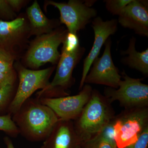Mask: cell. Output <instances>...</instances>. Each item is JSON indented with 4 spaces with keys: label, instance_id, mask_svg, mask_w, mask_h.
<instances>
[{
    "label": "cell",
    "instance_id": "8",
    "mask_svg": "<svg viewBox=\"0 0 148 148\" xmlns=\"http://www.w3.org/2000/svg\"><path fill=\"white\" fill-rule=\"evenodd\" d=\"M123 79L117 89L106 88L105 94L110 102L117 101L128 109L147 108L148 105V85L142 79L128 76L124 71L121 73Z\"/></svg>",
    "mask_w": 148,
    "mask_h": 148
},
{
    "label": "cell",
    "instance_id": "24",
    "mask_svg": "<svg viewBox=\"0 0 148 148\" xmlns=\"http://www.w3.org/2000/svg\"><path fill=\"white\" fill-rule=\"evenodd\" d=\"M16 77L14 71L9 73H0V88L7 85H14Z\"/></svg>",
    "mask_w": 148,
    "mask_h": 148
},
{
    "label": "cell",
    "instance_id": "20",
    "mask_svg": "<svg viewBox=\"0 0 148 148\" xmlns=\"http://www.w3.org/2000/svg\"><path fill=\"white\" fill-rule=\"evenodd\" d=\"M0 130L14 138H16L19 134L18 127L12 120V116L9 114L0 116Z\"/></svg>",
    "mask_w": 148,
    "mask_h": 148
},
{
    "label": "cell",
    "instance_id": "10",
    "mask_svg": "<svg viewBox=\"0 0 148 148\" xmlns=\"http://www.w3.org/2000/svg\"><path fill=\"white\" fill-rule=\"evenodd\" d=\"M105 48L101 57L94 60L85 79L84 83L104 85L111 88H118L121 76L114 64L112 54V41L109 38L105 44Z\"/></svg>",
    "mask_w": 148,
    "mask_h": 148
},
{
    "label": "cell",
    "instance_id": "4",
    "mask_svg": "<svg viewBox=\"0 0 148 148\" xmlns=\"http://www.w3.org/2000/svg\"><path fill=\"white\" fill-rule=\"evenodd\" d=\"M85 52L84 47H80L71 53L62 51L54 78L45 88L36 93L38 99L56 98L69 96L66 90L73 82V71Z\"/></svg>",
    "mask_w": 148,
    "mask_h": 148
},
{
    "label": "cell",
    "instance_id": "19",
    "mask_svg": "<svg viewBox=\"0 0 148 148\" xmlns=\"http://www.w3.org/2000/svg\"><path fill=\"white\" fill-rule=\"evenodd\" d=\"M14 53L0 47V73H9L14 71Z\"/></svg>",
    "mask_w": 148,
    "mask_h": 148
},
{
    "label": "cell",
    "instance_id": "1",
    "mask_svg": "<svg viewBox=\"0 0 148 148\" xmlns=\"http://www.w3.org/2000/svg\"><path fill=\"white\" fill-rule=\"evenodd\" d=\"M12 117L19 134L31 142L44 141L59 120L36 98L26 100Z\"/></svg>",
    "mask_w": 148,
    "mask_h": 148
},
{
    "label": "cell",
    "instance_id": "25",
    "mask_svg": "<svg viewBox=\"0 0 148 148\" xmlns=\"http://www.w3.org/2000/svg\"><path fill=\"white\" fill-rule=\"evenodd\" d=\"M0 13L9 18L15 19L16 14L10 5H9L7 0H0Z\"/></svg>",
    "mask_w": 148,
    "mask_h": 148
},
{
    "label": "cell",
    "instance_id": "9",
    "mask_svg": "<svg viewBox=\"0 0 148 148\" xmlns=\"http://www.w3.org/2000/svg\"><path fill=\"white\" fill-rule=\"evenodd\" d=\"M82 89L78 94L73 96L38 99L50 108L59 119L73 121L79 116L92 94V87L89 85H85Z\"/></svg>",
    "mask_w": 148,
    "mask_h": 148
},
{
    "label": "cell",
    "instance_id": "2",
    "mask_svg": "<svg viewBox=\"0 0 148 148\" xmlns=\"http://www.w3.org/2000/svg\"><path fill=\"white\" fill-rule=\"evenodd\" d=\"M107 101L97 90H92L89 101L74 123L81 145L101 132L112 121L113 113Z\"/></svg>",
    "mask_w": 148,
    "mask_h": 148
},
{
    "label": "cell",
    "instance_id": "18",
    "mask_svg": "<svg viewBox=\"0 0 148 148\" xmlns=\"http://www.w3.org/2000/svg\"><path fill=\"white\" fill-rule=\"evenodd\" d=\"M15 92L14 85H7L0 88V111L6 110L8 113Z\"/></svg>",
    "mask_w": 148,
    "mask_h": 148
},
{
    "label": "cell",
    "instance_id": "16",
    "mask_svg": "<svg viewBox=\"0 0 148 148\" xmlns=\"http://www.w3.org/2000/svg\"><path fill=\"white\" fill-rule=\"evenodd\" d=\"M136 39L132 37L130 40L127 50L121 51V55H127L121 59V62L130 68L135 69L145 75H148V49L142 52L136 50Z\"/></svg>",
    "mask_w": 148,
    "mask_h": 148
},
{
    "label": "cell",
    "instance_id": "15",
    "mask_svg": "<svg viewBox=\"0 0 148 148\" xmlns=\"http://www.w3.org/2000/svg\"><path fill=\"white\" fill-rule=\"evenodd\" d=\"M27 14L30 36H38L50 33L58 26V21L50 20L46 16L36 1L27 8Z\"/></svg>",
    "mask_w": 148,
    "mask_h": 148
},
{
    "label": "cell",
    "instance_id": "5",
    "mask_svg": "<svg viewBox=\"0 0 148 148\" xmlns=\"http://www.w3.org/2000/svg\"><path fill=\"white\" fill-rule=\"evenodd\" d=\"M129 110L112 121L114 139L117 148H125L135 143L148 126L147 108Z\"/></svg>",
    "mask_w": 148,
    "mask_h": 148
},
{
    "label": "cell",
    "instance_id": "6",
    "mask_svg": "<svg viewBox=\"0 0 148 148\" xmlns=\"http://www.w3.org/2000/svg\"><path fill=\"white\" fill-rule=\"evenodd\" d=\"M95 1L70 0L66 3L49 1L46 5L58 9L60 14V23L66 25L68 32L77 34L97 16V10L92 7Z\"/></svg>",
    "mask_w": 148,
    "mask_h": 148
},
{
    "label": "cell",
    "instance_id": "11",
    "mask_svg": "<svg viewBox=\"0 0 148 148\" xmlns=\"http://www.w3.org/2000/svg\"><path fill=\"white\" fill-rule=\"evenodd\" d=\"M116 19L103 21L101 17H95L92 20V27L94 33V41L92 48L84 61L82 76L79 88L83 87L85 79L89 72L92 63L98 58L103 45L111 35L114 34L118 28Z\"/></svg>",
    "mask_w": 148,
    "mask_h": 148
},
{
    "label": "cell",
    "instance_id": "23",
    "mask_svg": "<svg viewBox=\"0 0 148 148\" xmlns=\"http://www.w3.org/2000/svg\"><path fill=\"white\" fill-rule=\"evenodd\" d=\"M148 145V127L143 130L138 140L125 148H147Z\"/></svg>",
    "mask_w": 148,
    "mask_h": 148
},
{
    "label": "cell",
    "instance_id": "22",
    "mask_svg": "<svg viewBox=\"0 0 148 148\" xmlns=\"http://www.w3.org/2000/svg\"><path fill=\"white\" fill-rule=\"evenodd\" d=\"M132 0H106V8L108 11L113 15L119 16L125 8Z\"/></svg>",
    "mask_w": 148,
    "mask_h": 148
},
{
    "label": "cell",
    "instance_id": "12",
    "mask_svg": "<svg viewBox=\"0 0 148 148\" xmlns=\"http://www.w3.org/2000/svg\"><path fill=\"white\" fill-rule=\"evenodd\" d=\"M118 22L139 36L148 37V1L132 0L119 16Z\"/></svg>",
    "mask_w": 148,
    "mask_h": 148
},
{
    "label": "cell",
    "instance_id": "7",
    "mask_svg": "<svg viewBox=\"0 0 148 148\" xmlns=\"http://www.w3.org/2000/svg\"><path fill=\"white\" fill-rule=\"evenodd\" d=\"M54 69V66L41 70H30L20 66L18 70V86L9 108L8 114L12 116L35 91L47 87Z\"/></svg>",
    "mask_w": 148,
    "mask_h": 148
},
{
    "label": "cell",
    "instance_id": "21",
    "mask_svg": "<svg viewBox=\"0 0 148 148\" xmlns=\"http://www.w3.org/2000/svg\"><path fill=\"white\" fill-rule=\"evenodd\" d=\"M62 51L71 53L77 50L80 46L77 34L68 32L64 42Z\"/></svg>",
    "mask_w": 148,
    "mask_h": 148
},
{
    "label": "cell",
    "instance_id": "28",
    "mask_svg": "<svg viewBox=\"0 0 148 148\" xmlns=\"http://www.w3.org/2000/svg\"><path fill=\"white\" fill-rule=\"evenodd\" d=\"M77 148H82V147L81 145H80Z\"/></svg>",
    "mask_w": 148,
    "mask_h": 148
},
{
    "label": "cell",
    "instance_id": "17",
    "mask_svg": "<svg viewBox=\"0 0 148 148\" xmlns=\"http://www.w3.org/2000/svg\"><path fill=\"white\" fill-rule=\"evenodd\" d=\"M112 121L101 132L83 143L82 148H117L114 139Z\"/></svg>",
    "mask_w": 148,
    "mask_h": 148
},
{
    "label": "cell",
    "instance_id": "3",
    "mask_svg": "<svg viewBox=\"0 0 148 148\" xmlns=\"http://www.w3.org/2000/svg\"><path fill=\"white\" fill-rule=\"evenodd\" d=\"M68 32L64 28H56L50 33L36 36L25 55L27 66L38 69L47 63L56 64L61 56L58 47L64 42Z\"/></svg>",
    "mask_w": 148,
    "mask_h": 148
},
{
    "label": "cell",
    "instance_id": "26",
    "mask_svg": "<svg viewBox=\"0 0 148 148\" xmlns=\"http://www.w3.org/2000/svg\"><path fill=\"white\" fill-rule=\"evenodd\" d=\"M7 2L11 8L15 12L19 10L21 8L25 1L22 0H7Z\"/></svg>",
    "mask_w": 148,
    "mask_h": 148
},
{
    "label": "cell",
    "instance_id": "14",
    "mask_svg": "<svg viewBox=\"0 0 148 148\" xmlns=\"http://www.w3.org/2000/svg\"><path fill=\"white\" fill-rule=\"evenodd\" d=\"M30 33L29 22L24 17L8 21L0 20V47L10 49L19 45L30 36Z\"/></svg>",
    "mask_w": 148,
    "mask_h": 148
},
{
    "label": "cell",
    "instance_id": "13",
    "mask_svg": "<svg viewBox=\"0 0 148 148\" xmlns=\"http://www.w3.org/2000/svg\"><path fill=\"white\" fill-rule=\"evenodd\" d=\"M80 145L73 121L59 119L40 148H77Z\"/></svg>",
    "mask_w": 148,
    "mask_h": 148
},
{
    "label": "cell",
    "instance_id": "27",
    "mask_svg": "<svg viewBox=\"0 0 148 148\" xmlns=\"http://www.w3.org/2000/svg\"><path fill=\"white\" fill-rule=\"evenodd\" d=\"M4 143H5L6 148H15L12 141L8 137H5L4 139Z\"/></svg>",
    "mask_w": 148,
    "mask_h": 148
}]
</instances>
